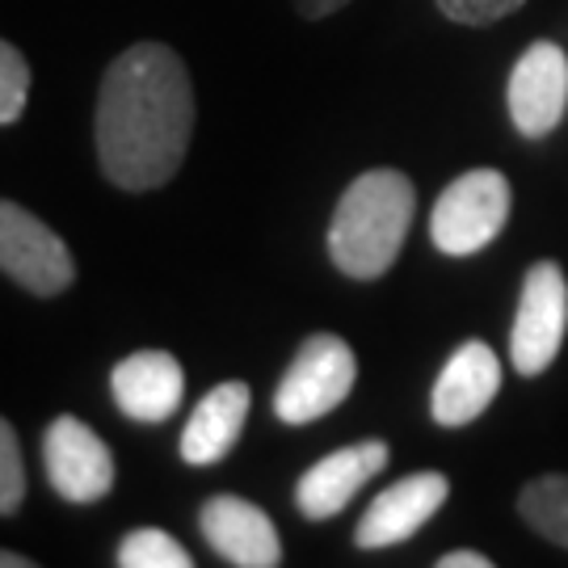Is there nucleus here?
I'll return each mask as SVG.
<instances>
[{
	"mask_svg": "<svg viewBox=\"0 0 568 568\" xmlns=\"http://www.w3.org/2000/svg\"><path fill=\"white\" fill-rule=\"evenodd\" d=\"M0 568H34V560H30V556H21V551L0 548Z\"/></svg>",
	"mask_w": 568,
	"mask_h": 568,
	"instance_id": "4be33fe9",
	"label": "nucleus"
},
{
	"mask_svg": "<svg viewBox=\"0 0 568 568\" xmlns=\"http://www.w3.org/2000/svg\"><path fill=\"white\" fill-rule=\"evenodd\" d=\"M568 333V278L556 262H535L523 278L514 328H509V363L518 375H544Z\"/></svg>",
	"mask_w": 568,
	"mask_h": 568,
	"instance_id": "39448f33",
	"label": "nucleus"
},
{
	"mask_svg": "<svg viewBox=\"0 0 568 568\" xmlns=\"http://www.w3.org/2000/svg\"><path fill=\"white\" fill-rule=\"evenodd\" d=\"M518 514L535 535L568 551V476L565 471H544L523 485L518 493Z\"/></svg>",
	"mask_w": 568,
	"mask_h": 568,
	"instance_id": "2eb2a0df",
	"label": "nucleus"
},
{
	"mask_svg": "<svg viewBox=\"0 0 568 568\" xmlns=\"http://www.w3.org/2000/svg\"><path fill=\"white\" fill-rule=\"evenodd\" d=\"M30 102V63L13 42L0 39V126L21 119Z\"/></svg>",
	"mask_w": 568,
	"mask_h": 568,
	"instance_id": "f3484780",
	"label": "nucleus"
},
{
	"mask_svg": "<svg viewBox=\"0 0 568 568\" xmlns=\"http://www.w3.org/2000/svg\"><path fill=\"white\" fill-rule=\"evenodd\" d=\"M110 185L148 194L178 178L194 140V81L164 42H135L105 68L93 119Z\"/></svg>",
	"mask_w": 568,
	"mask_h": 568,
	"instance_id": "f257e3e1",
	"label": "nucleus"
},
{
	"mask_svg": "<svg viewBox=\"0 0 568 568\" xmlns=\"http://www.w3.org/2000/svg\"><path fill=\"white\" fill-rule=\"evenodd\" d=\"M509 178L497 169H467L429 211V241L447 257H476L509 224Z\"/></svg>",
	"mask_w": 568,
	"mask_h": 568,
	"instance_id": "7ed1b4c3",
	"label": "nucleus"
},
{
	"mask_svg": "<svg viewBox=\"0 0 568 568\" xmlns=\"http://www.w3.org/2000/svg\"><path fill=\"white\" fill-rule=\"evenodd\" d=\"M497 392H501L497 349L480 337H467L450 349V358L438 371V384L429 392V417L447 429L471 426L497 400Z\"/></svg>",
	"mask_w": 568,
	"mask_h": 568,
	"instance_id": "9d476101",
	"label": "nucleus"
},
{
	"mask_svg": "<svg viewBox=\"0 0 568 568\" xmlns=\"http://www.w3.org/2000/svg\"><path fill=\"white\" fill-rule=\"evenodd\" d=\"M47 480L72 506H93L114 488V455L81 417H55L42 434Z\"/></svg>",
	"mask_w": 568,
	"mask_h": 568,
	"instance_id": "6e6552de",
	"label": "nucleus"
},
{
	"mask_svg": "<svg viewBox=\"0 0 568 568\" xmlns=\"http://www.w3.org/2000/svg\"><path fill=\"white\" fill-rule=\"evenodd\" d=\"M509 122L527 140H548L568 110V55L565 47L539 39L518 55L506 84Z\"/></svg>",
	"mask_w": 568,
	"mask_h": 568,
	"instance_id": "0eeeda50",
	"label": "nucleus"
},
{
	"mask_svg": "<svg viewBox=\"0 0 568 568\" xmlns=\"http://www.w3.org/2000/svg\"><path fill=\"white\" fill-rule=\"evenodd\" d=\"M110 392L122 417L131 422H169L185 396V371L169 349H135L110 375Z\"/></svg>",
	"mask_w": 568,
	"mask_h": 568,
	"instance_id": "ddd939ff",
	"label": "nucleus"
},
{
	"mask_svg": "<svg viewBox=\"0 0 568 568\" xmlns=\"http://www.w3.org/2000/svg\"><path fill=\"white\" fill-rule=\"evenodd\" d=\"M358 384V358L337 333H312L286 375L274 387V417L286 426H307L316 417H328Z\"/></svg>",
	"mask_w": 568,
	"mask_h": 568,
	"instance_id": "20e7f679",
	"label": "nucleus"
},
{
	"mask_svg": "<svg viewBox=\"0 0 568 568\" xmlns=\"http://www.w3.org/2000/svg\"><path fill=\"white\" fill-rule=\"evenodd\" d=\"M417 215V190L400 169H366L345 185L328 220V257L354 283H375L396 265L408 224Z\"/></svg>",
	"mask_w": 568,
	"mask_h": 568,
	"instance_id": "f03ea898",
	"label": "nucleus"
},
{
	"mask_svg": "<svg viewBox=\"0 0 568 568\" xmlns=\"http://www.w3.org/2000/svg\"><path fill=\"white\" fill-rule=\"evenodd\" d=\"M345 4H354V0H295V13L307 21H325L333 13H342Z\"/></svg>",
	"mask_w": 568,
	"mask_h": 568,
	"instance_id": "aec40b11",
	"label": "nucleus"
},
{
	"mask_svg": "<svg viewBox=\"0 0 568 568\" xmlns=\"http://www.w3.org/2000/svg\"><path fill=\"white\" fill-rule=\"evenodd\" d=\"M119 565L122 568H194V556H190L169 530L140 527L119 544Z\"/></svg>",
	"mask_w": 568,
	"mask_h": 568,
	"instance_id": "dca6fc26",
	"label": "nucleus"
},
{
	"mask_svg": "<svg viewBox=\"0 0 568 568\" xmlns=\"http://www.w3.org/2000/svg\"><path fill=\"white\" fill-rule=\"evenodd\" d=\"M450 480L443 471H413L405 480L387 485L371 506L363 523L354 527V544L363 551H384L413 539L438 509L447 506Z\"/></svg>",
	"mask_w": 568,
	"mask_h": 568,
	"instance_id": "1a4fd4ad",
	"label": "nucleus"
},
{
	"mask_svg": "<svg viewBox=\"0 0 568 568\" xmlns=\"http://www.w3.org/2000/svg\"><path fill=\"white\" fill-rule=\"evenodd\" d=\"M392 450H387L384 438H366V443H354V447H342L325 455L321 464H312L300 476L295 485V506L307 523H325V518H337L363 485H371L379 471L387 467Z\"/></svg>",
	"mask_w": 568,
	"mask_h": 568,
	"instance_id": "9b49d317",
	"label": "nucleus"
},
{
	"mask_svg": "<svg viewBox=\"0 0 568 568\" xmlns=\"http://www.w3.org/2000/svg\"><path fill=\"white\" fill-rule=\"evenodd\" d=\"M0 274H9L30 295L51 300L72 286L77 262H72L68 244L42 224L39 215L0 199Z\"/></svg>",
	"mask_w": 568,
	"mask_h": 568,
	"instance_id": "423d86ee",
	"label": "nucleus"
},
{
	"mask_svg": "<svg viewBox=\"0 0 568 568\" xmlns=\"http://www.w3.org/2000/svg\"><path fill=\"white\" fill-rule=\"evenodd\" d=\"M527 0H438V13L455 26H493V21L518 13Z\"/></svg>",
	"mask_w": 568,
	"mask_h": 568,
	"instance_id": "6ab92c4d",
	"label": "nucleus"
},
{
	"mask_svg": "<svg viewBox=\"0 0 568 568\" xmlns=\"http://www.w3.org/2000/svg\"><path fill=\"white\" fill-rule=\"evenodd\" d=\"M26 501V464L13 426L0 417V514H18Z\"/></svg>",
	"mask_w": 568,
	"mask_h": 568,
	"instance_id": "a211bd4d",
	"label": "nucleus"
},
{
	"mask_svg": "<svg viewBox=\"0 0 568 568\" xmlns=\"http://www.w3.org/2000/svg\"><path fill=\"white\" fill-rule=\"evenodd\" d=\"M438 568H493L485 551H471V548H455L438 556Z\"/></svg>",
	"mask_w": 568,
	"mask_h": 568,
	"instance_id": "412c9836",
	"label": "nucleus"
},
{
	"mask_svg": "<svg viewBox=\"0 0 568 568\" xmlns=\"http://www.w3.org/2000/svg\"><path fill=\"white\" fill-rule=\"evenodd\" d=\"M253 408V392L244 379H227L215 384L203 400L194 405L190 422L182 429V459L194 467H211L227 459V450L236 447L244 422Z\"/></svg>",
	"mask_w": 568,
	"mask_h": 568,
	"instance_id": "4468645a",
	"label": "nucleus"
},
{
	"mask_svg": "<svg viewBox=\"0 0 568 568\" xmlns=\"http://www.w3.org/2000/svg\"><path fill=\"white\" fill-rule=\"evenodd\" d=\"M199 527L203 539L220 551V560L241 568H274L283 560V539L270 523V514L244 497L220 493L206 497L199 509Z\"/></svg>",
	"mask_w": 568,
	"mask_h": 568,
	"instance_id": "f8f14e48",
	"label": "nucleus"
}]
</instances>
